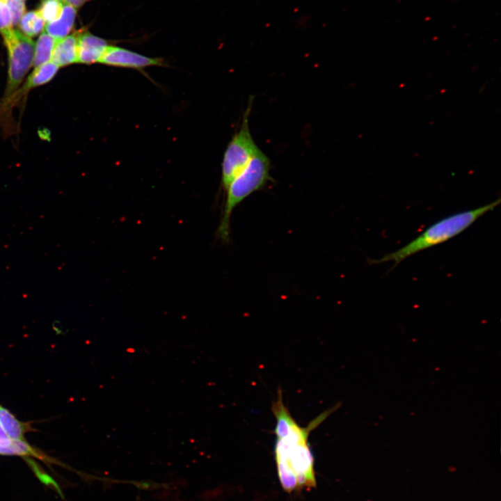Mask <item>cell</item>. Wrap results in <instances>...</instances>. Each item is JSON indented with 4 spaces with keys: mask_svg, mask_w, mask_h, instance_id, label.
<instances>
[{
    "mask_svg": "<svg viewBox=\"0 0 501 501\" xmlns=\"http://www.w3.org/2000/svg\"><path fill=\"white\" fill-rule=\"evenodd\" d=\"M0 454L33 456L40 459L45 457L29 445L25 440H12V442L8 446L0 447Z\"/></svg>",
    "mask_w": 501,
    "mask_h": 501,
    "instance_id": "cell-14",
    "label": "cell"
},
{
    "mask_svg": "<svg viewBox=\"0 0 501 501\" xmlns=\"http://www.w3.org/2000/svg\"><path fill=\"white\" fill-rule=\"evenodd\" d=\"M18 24L24 35L29 38L37 35L45 27V21L37 10L24 13Z\"/></svg>",
    "mask_w": 501,
    "mask_h": 501,
    "instance_id": "cell-13",
    "label": "cell"
},
{
    "mask_svg": "<svg viewBox=\"0 0 501 501\" xmlns=\"http://www.w3.org/2000/svg\"><path fill=\"white\" fill-rule=\"evenodd\" d=\"M77 31L56 42L51 61L58 67L77 63Z\"/></svg>",
    "mask_w": 501,
    "mask_h": 501,
    "instance_id": "cell-9",
    "label": "cell"
},
{
    "mask_svg": "<svg viewBox=\"0 0 501 501\" xmlns=\"http://www.w3.org/2000/svg\"><path fill=\"white\" fill-rule=\"evenodd\" d=\"M99 63L113 67L141 70L149 66L162 65L160 58H152L115 45H109Z\"/></svg>",
    "mask_w": 501,
    "mask_h": 501,
    "instance_id": "cell-7",
    "label": "cell"
},
{
    "mask_svg": "<svg viewBox=\"0 0 501 501\" xmlns=\"http://www.w3.org/2000/svg\"><path fill=\"white\" fill-rule=\"evenodd\" d=\"M110 45L100 37L86 30L77 31V63L92 64L100 61Z\"/></svg>",
    "mask_w": 501,
    "mask_h": 501,
    "instance_id": "cell-8",
    "label": "cell"
},
{
    "mask_svg": "<svg viewBox=\"0 0 501 501\" xmlns=\"http://www.w3.org/2000/svg\"><path fill=\"white\" fill-rule=\"evenodd\" d=\"M58 67L51 61L35 67L22 86L6 99L0 101V122L24 96L35 87L49 82L56 74Z\"/></svg>",
    "mask_w": 501,
    "mask_h": 501,
    "instance_id": "cell-6",
    "label": "cell"
},
{
    "mask_svg": "<svg viewBox=\"0 0 501 501\" xmlns=\"http://www.w3.org/2000/svg\"><path fill=\"white\" fill-rule=\"evenodd\" d=\"M271 161L260 150L247 166L230 182L216 235L224 242L230 239V218L233 210L243 200L272 181Z\"/></svg>",
    "mask_w": 501,
    "mask_h": 501,
    "instance_id": "cell-3",
    "label": "cell"
},
{
    "mask_svg": "<svg viewBox=\"0 0 501 501\" xmlns=\"http://www.w3.org/2000/svg\"><path fill=\"white\" fill-rule=\"evenodd\" d=\"M500 202L498 198L484 206L445 217L433 223L420 235L403 247L389 253L379 259L369 260L370 264H381L387 262L394 263L392 268L410 256L442 244L458 235L484 214L493 210Z\"/></svg>",
    "mask_w": 501,
    "mask_h": 501,
    "instance_id": "cell-2",
    "label": "cell"
},
{
    "mask_svg": "<svg viewBox=\"0 0 501 501\" xmlns=\"http://www.w3.org/2000/svg\"><path fill=\"white\" fill-rule=\"evenodd\" d=\"M64 4L61 0H43L37 11L49 23L60 17Z\"/></svg>",
    "mask_w": 501,
    "mask_h": 501,
    "instance_id": "cell-15",
    "label": "cell"
},
{
    "mask_svg": "<svg viewBox=\"0 0 501 501\" xmlns=\"http://www.w3.org/2000/svg\"><path fill=\"white\" fill-rule=\"evenodd\" d=\"M6 2L11 13L13 24L15 25L25 13V1L6 0Z\"/></svg>",
    "mask_w": 501,
    "mask_h": 501,
    "instance_id": "cell-17",
    "label": "cell"
},
{
    "mask_svg": "<svg viewBox=\"0 0 501 501\" xmlns=\"http://www.w3.org/2000/svg\"><path fill=\"white\" fill-rule=\"evenodd\" d=\"M0 424L12 440H24L27 424L19 421L10 411L0 406Z\"/></svg>",
    "mask_w": 501,
    "mask_h": 501,
    "instance_id": "cell-11",
    "label": "cell"
},
{
    "mask_svg": "<svg viewBox=\"0 0 501 501\" xmlns=\"http://www.w3.org/2000/svg\"><path fill=\"white\" fill-rule=\"evenodd\" d=\"M63 3L70 5L77 10L82 7L90 0H61Z\"/></svg>",
    "mask_w": 501,
    "mask_h": 501,
    "instance_id": "cell-20",
    "label": "cell"
},
{
    "mask_svg": "<svg viewBox=\"0 0 501 501\" xmlns=\"http://www.w3.org/2000/svg\"><path fill=\"white\" fill-rule=\"evenodd\" d=\"M57 40L43 30L34 48L33 65L36 67L51 61Z\"/></svg>",
    "mask_w": 501,
    "mask_h": 501,
    "instance_id": "cell-12",
    "label": "cell"
},
{
    "mask_svg": "<svg viewBox=\"0 0 501 501\" xmlns=\"http://www.w3.org/2000/svg\"><path fill=\"white\" fill-rule=\"evenodd\" d=\"M271 409L276 418L274 459L280 485L288 493L315 487L314 456L308 437L310 432L335 410V406L322 413L303 427L292 416L279 389Z\"/></svg>",
    "mask_w": 501,
    "mask_h": 501,
    "instance_id": "cell-1",
    "label": "cell"
},
{
    "mask_svg": "<svg viewBox=\"0 0 501 501\" xmlns=\"http://www.w3.org/2000/svg\"><path fill=\"white\" fill-rule=\"evenodd\" d=\"M77 13V10L74 7L64 4L60 17L47 23L45 31L57 41L64 38L73 29Z\"/></svg>",
    "mask_w": 501,
    "mask_h": 501,
    "instance_id": "cell-10",
    "label": "cell"
},
{
    "mask_svg": "<svg viewBox=\"0 0 501 501\" xmlns=\"http://www.w3.org/2000/svg\"><path fill=\"white\" fill-rule=\"evenodd\" d=\"M311 17L308 15L300 16L296 21V27L300 29L307 28L310 24Z\"/></svg>",
    "mask_w": 501,
    "mask_h": 501,
    "instance_id": "cell-19",
    "label": "cell"
},
{
    "mask_svg": "<svg viewBox=\"0 0 501 501\" xmlns=\"http://www.w3.org/2000/svg\"><path fill=\"white\" fill-rule=\"evenodd\" d=\"M13 1H25V0H13Z\"/></svg>",
    "mask_w": 501,
    "mask_h": 501,
    "instance_id": "cell-21",
    "label": "cell"
},
{
    "mask_svg": "<svg viewBox=\"0 0 501 501\" xmlns=\"http://www.w3.org/2000/svg\"><path fill=\"white\" fill-rule=\"evenodd\" d=\"M12 16L6 0H0V33L1 34L12 29Z\"/></svg>",
    "mask_w": 501,
    "mask_h": 501,
    "instance_id": "cell-16",
    "label": "cell"
},
{
    "mask_svg": "<svg viewBox=\"0 0 501 501\" xmlns=\"http://www.w3.org/2000/svg\"><path fill=\"white\" fill-rule=\"evenodd\" d=\"M253 97L250 96L244 113L239 130L233 135L223 154L221 184L224 191L233 179L249 164L260 150L255 142L249 129Z\"/></svg>",
    "mask_w": 501,
    "mask_h": 501,
    "instance_id": "cell-4",
    "label": "cell"
},
{
    "mask_svg": "<svg viewBox=\"0 0 501 501\" xmlns=\"http://www.w3.org/2000/svg\"><path fill=\"white\" fill-rule=\"evenodd\" d=\"M8 56L6 86L1 99L16 91L33 65L35 43L19 31L10 29L1 34Z\"/></svg>",
    "mask_w": 501,
    "mask_h": 501,
    "instance_id": "cell-5",
    "label": "cell"
},
{
    "mask_svg": "<svg viewBox=\"0 0 501 501\" xmlns=\"http://www.w3.org/2000/svg\"><path fill=\"white\" fill-rule=\"evenodd\" d=\"M126 482L132 484L133 485L141 490H153L159 487L164 486V485L163 484H157L149 480L129 481Z\"/></svg>",
    "mask_w": 501,
    "mask_h": 501,
    "instance_id": "cell-18",
    "label": "cell"
}]
</instances>
